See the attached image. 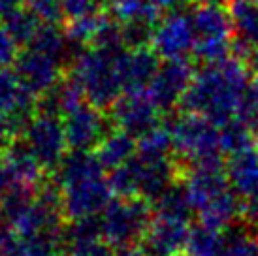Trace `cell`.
<instances>
[{
	"mask_svg": "<svg viewBox=\"0 0 258 256\" xmlns=\"http://www.w3.org/2000/svg\"><path fill=\"white\" fill-rule=\"evenodd\" d=\"M251 81V68L236 55L217 64H204L194 74L181 106L188 113L202 115L217 126H222L237 117Z\"/></svg>",
	"mask_w": 258,
	"mask_h": 256,
	"instance_id": "obj_1",
	"label": "cell"
},
{
	"mask_svg": "<svg viewBox=\"0 0 258 256\" xmlns=\"http://www.w3.org/2000/svg\"><path fill=\"white\" fill-rule=\"evenodd\" d=\"M173 140V151L179 155L188 168L222 170L221 128L206 117L185 111L175 117L170 124Z\"/></svg>",
	"mask_w": 258,
	"mask_h": 256,
	"instance_id": "obj_2",
	"label": "cell"
},
{
	"mask_svg": "<svg viewBox=\"0 0 258 256\" xmlns=\"http://www.w3.org/2000/svg\"><path fill=\"white\" fill-rule=\"evenodd\" d=\"M115 57L117 53H108L96 47L81 51L74 57L72 76L83 87L87 102L100 109L111 107L115 100L124 93Z\"/></svg>",
	"mask_w": 258,
	"mask_h": 256,
	"instance_id": "obj_3",
	"label": "cell"
},
{
	"mask_svg": "<svg viewBox=\"0 0 258 256\" xmlns=\"http://www.w3.org/2000/svg\"><path fill=\"white\" fill-rule=\"evenodd\" d=\"M151 207L144 198H115L100 213L102 237L111 245L138 243L151 224Z\"/></svg>",
	"mask_w": 258,
	"mask_h": 256,
	"instance_id": "obj_4",
	"label": "cell"
},
{
	"mask_svg": "<svg viewBox=\"0 0 258 256\" xmlns=\"http://www.w3.org/2000/svg\"><path fill=\"white\" fill-rule=\"evenodd\" d=\"M21 136L25 145L40 160L43 170H57L66 157L68 140L64 122L58 119V115L36 111Z\"/></svg>",
	"mask_w": 258,
	"mask_h": 256,
	"instance_id": "obj_5",
	"label": "cell"
},
{
	"mask_svg": "<svg viewBox=\"0 0 258 256\" xmlns=\"http://www.w3.org/2000/svg\"><path fill=\"white\" fill-rule=\"evenodd\" d=\"M60 194H62V213L68 221L102 213L113 200L109 179L104 177V173L62 186Z\"/></svg>",
	"mask_w": 258,
	"mask_h": 256,
	"instance_id": "obj_6",
	"label": "cell"
},
{
	"mask_svg": "<svg viewBox=\"0 0 258 256\" xmlns=\"http://www.w3.org/2000/svg\"><path fill=\"white\" fill-rule=\"evenodd\" d=\"M160 109L147 91L122 93L111 106V122L134 138L144 136L151 128L158 126Z\"/></svg>",
	"mask_w": 258,
	"mask_h": 256,
	"instance_id": "obj_7",
	"label": "cell"
},
{
	"mask_svg": "<svg viewBox=\"0 0 258 256\" xmlns=\"http://www.w3.org/2000/svg\"><path fill=\"white\" fill-rule=\"evenodd\" d=\"M194 43H196V32L190 15L173 12L166 15L162 21H158L155 27L151 47L164 60H177V58H186L192 53Z\"/></svg>",
	"mask_w": 258,
	"mask_h": 256,
	"instance_id": "obj_8",
	"label": "cell"
},
{
	"mask_svg": "<svg viewBox=\"0 0 258 256\" xmlns=\"http://www.w3.org/2000/svg\"><path fill=\"white\" fill-rule=\"evenodd\" d=\"M194 74L196 72H194L192 64L186 58L166 60L164 64H160L147 93L155 100V104L162 113H168L175 106H179L186 89L192 83Z\"/></svg>",
	"mask_w": 258,
	"mask_h": 256,
	"instance_id": "obj_9",
	"label": "cell"
},
{
	"mask_svg": "<svg viewBox=\"0 0 258 256\" xmlns=\"http://www.w3.org/2000/svg\"><path fill=\"white\" fill-rule=\"evenodd\" d=\"M0 113L8 119L14 138L25 132L36 113V96L23 87L15 70L0 68Z\"/></svg>",
	"mask_w": 258,
	"mask_h": 256,
	"instance_id": "obj_10",
	"label": "cell"
},
{
	"mask_svg": "<svg viewBox=\"0 0 258 256\" xmlns=\"http://www.w3.org/2000/svg\"><path fill=\"white\" fill-rule=\"evenodd\" d=\"M15 74L32 96H43L60 81V60L29 47L15 60Z\"/></svg>",
	"mask_w": 258,
	"mask_h": 256,
	"instance_id": "obj_11",
	"label": "cell"
},
{
	"mask_svg": "<svg viewBox=\"0 0 258 256\" xmlns=\"http://www.w3.org/2000/svg\"><path fill=\"white\" fill-rule=\"evenodd\" d=\"M64 132L68 140V147L78 151H91L98 147L104 140L106 132V119L100 107L89 104H81L64 115Z\"/></svg>",
	"mask_w": 258,
	"mask_h": 256,
	"instance_id": "obj_12",
	"label": "cell"
},
{
	"mask_svg": "<svg viewBox=\"0 0 258 256\" xmlns=\"http://www.w3.org/2000/svg\"><path fill=\"white\" fill-rule=\"evenodd\" d=\"M188 232V222L155 217L140 239V245L147 256H177L186 250Z\"/></svg>",
	"mask_w": 258,
	"mask_h": 256,
	"instance_id": "obj_13",
	"label": "cell"
},
{
	"mask_svg": "<svg viewBox=\"0 0 258 256\" xmlns=\"http://www.w3.org/2000/svg\"><path fill=\"white\" fill-rule=\"evenodd\" d=\"M115 60H117V70H119L124 93L147 91L160 68L157 51L149 45L119 51Z\"/></svg>",
	"mask_w": 258,
	"mask_h": 256,
	"instance_id": "obj_14",
	"label": "cell"
},
{
	"mask_svg": "<svg viewBox=\"0 0 258 256\" xmlns=\"http://www.w3.org/2000/svg\"><path fill=\"white\" fill-rule=\"evenodd\" d=\"M4 164L10 177V186L36 192L43 185V166L25 145V142H14V145H8Z\"/></svg>",
	"mask_w": 258,
	"mask_h": 256,
	"instance_id": "obj_15",
	"label": "cell"
},
{
	"mask_svg": "<svg viewBox=\"0 0 258 256\" xmlns=\"http://www.w3.org/2000/svg\"><path fill=\"white\" fill-rule=\"evenodd\" d=\"M196 40H232L234 25L228 8L221 2L200 0L190 12Z\"/></svg>",
	"mask_w": 258,
	"mask_h": 256,
	"instance_id": "obj_16",
	"label": "cell"
},
{
	"mask_svg": "<svg viewBox=\"0 0 258 256\" xmlns=\"http://www.w3.org/2000/svg\"><path fill=\"white\" fill-rule=\"evenodd\" d=\"M185 188L192 204L194 211L198 213L202 207L208 206L219 194L232 188L226 173L222 170H208V168H192L186 173Z\"/></svg>",
	"mask_w": 258,
	"mask_h": 256,
	"instance_id": "obj_17",
	"label": "cell"
},
{
	"mask_svg": "<svg viewBox=\"0 0 258 256\" xmlns=\"http://www.w3.org/2000/svg\"><path fill=\"white\" fill-rule=\"evenodd\" d=\"M102 173H104V166L100 164L96 155L89 153V151L72 149L70 153H66L62 162L58 164V168L55 170V183L58 185V188H62L70 183L102 175Z\"/></svg>",
	"mask_w": 258,
	"mask_h": 256,
	"instance_id": "obj_18",
	"label": "cell"
},
{
	"mask_svg": "<svg viewBox=\"0 0 258 256\" xmlns=\"http://www.w3.org/2000/svg\"><path fill=\"white\" fill-rule=\"evenodd\" d=\"M241 215V200L234 188H228L219 194L215 200H211L208 206H204L198 211L200 222L215 230H228L234 221Z\"/></svg>",
	"mask_w": 258,
	"mask_h": 256,
	"instance_id": "obj_19",
	"label": "cell"
},
{
	"mask_svg": "<svg viewBox=\"0 0 258 256\" xmlns=\"http://www.w3.org/2000/svg\"><path fill=\"white\" fill-rule=\"evenodd\" d=\"M226 177L230 186L241 198L247 192H251L258 185V149L251 147L241 153L230 155L226 164Z\"/></svg>",
	"mask_w": 258,
	"mask_h": 256,
	"instance_id": "obj_20",
	"label": "cell"
},
{
	"mask_svg": "<svg viewBox=\"0 0 258 256\" xmlns=\"http://www.w3.org/2000/svg\"><path fill=\"white\" fill-rule=\"evenodd\" d=\"M136 151L138 143L134 140V136L121 130V128H115L104 136V140L98 143L94 155L98 157L104 168L115 170L124 162H128L130 158L136 155Z\"/></svg>",
	"mask_w": 258,
	"mask_h": 256,
	"instance_id": "obj_21",
	"label": "cell"
},
{
	"mask_svg": "<svg viewBox=\"0 0 258 256\" xmlns=\"http://www.w3.org/2000/svg\"><path fill=\"white\" fill-rule=\"evenodd\" d=\"M237 42L249 47L258 45V4L254 0H226Z\"/></svg>",
	"mask_w": 258,
	"mask_h": 256,
	"instance_id": "obj_22",
	"label": "cell"
},
{
	"mask_svg": "<svg viewBox=\"0 0 258 256\" xmlns=\"http://www.w3.org/2000/svg\"><path fill=\"white\" fill-rule=\"evenodd\" d=\"M153 209H155L157 217H166V219H175V221L185 222L190 221L194 211L185 185H179V183H172V185L168 186L153 202Z\"/></svg>",
	"mask_w": 258,
	"mask_h": 256,
	"instance_id": "obj_23",
	"label": "cell"
},
{
	"mask_svg": "<svg viewBox=\"0 0 258 256\" xmlns=\"http://www.w3.org/2000/svg\"><path fill=\"white\" fill-rule=\"evenodd\" d=\"M109 15L119 23L142 21L157 25L160 19V8L153 0H108Z\"/></svg>",
	"mask_w": 258,
	"mask_h": 256,
	"instance_id": "obj_24",
	"label": "cell"
},
{
	"mask_svg": "<svg viewBox=\"0 0 258 256\" xmlns=\"http://www.w3.org/2000/svg\"><path fill=\"white\" fill-rule=\"evenodd\" d=\"M2 23L19 45H30L40 27H42L40 19L27 6H19L12 12H8L2 17Z\"/></svg>",
	"mask_w": 258,
	"mask_h": 256,
	"instance_id": "obj_25",
	"label": "cell"
},
{
	"mask_svg": "<svg viewBox=\"0 0 258 256\" xmlns=\"http://www.w3.org/2000/svg\"><path fill=\"white\" fill-rule=\"evenodd\" d=\"M91 45L96 49L108 51V53H119L126 49L124 36H122V27L117 19H113L109 14H100L94 36L91 40Z\"/></svg>",
	"mask_w": 258,
	"mask_h": 256,
	"instance_id": "obj_26",
	"label": "cell"
},
{
	"mask_svg": "<svg viewBox=\"0 0 258 256\" xmlns=\"http://www.w3.org/2000/svg\"><path fill=\"white\" fill-rule=\"evenodd\" d=\"M217 256H258V235L249 228H228Z\"/></svg>",
	"mask_w": 258,
	"mask_h": 256,
	"instance_id": "obj_27",
	"label": "cell"
},
{
	"mask_svg": "<svg viewBox=\"0 0 258 256\" xmlns=\"http://www.w3.org/2000/svg\"><path fill=\"white\" fill-rule=\"evenodd\" d=\"M224 234L221 230L209 228L206 224H196L188 232L186 252L192 256H217L222 247Z\"/></svg>",
	"mask_w": 258,
	"mask_h": 256,
	"instance_id": "obj_28",
	"label": "cell"
},
{
	"mask_svg": "<svg viewBox=\"0 0 258 256\" xmlns=\"http://www.w3.org/2000/svg\"><path fill=\"white\" fill-rule=\"evenodd\" d=\"M173 140L170 128L155 126L144 136H140L136 155L145 158H172Z\"/></svg>",
	"mask_w": 258,
	"mask_h": 256,
	"instance_id": "obj_29",
	"label": "cell"
},
{
	"mask_svg": "<svg viewBox=\"0 0 258 256\" xmlns=\"http://www.w3.org/2000/svg\"><path fill=\"white\" fill-rule=\"evenodd\" d=\"M70 45H72V42L68 40L66 32H62L57 25H42L29 47L42 51V53L57 58V60H62Z\"/></svg>",
	"mask_w": 258,
	"mask_h": 256,
	"instance_id": "obj_30",
	"label": "cell"
},
{
	"mask_svg": "<svg viewBox=\"0 0 258 256\" xmlns=\"http://www.w3.org/2000/svg\"><path fill=\"white\" fill-rule=\"evenodd\" d=\"M219 128H221V147L226 155H236L245 149H251L256 143L251 128L237 117Z\"/></svg>",
	"mask_w": 258,
	"mask_h": 256,
	"instance_id": "obj_31",
	"label": "cell"
},
{
	"mask_svg": "<svg viewBox=\"0 0 258 256\" xmlns=\"http://www.w3.org/2000/svg\"><path fill=\"white\" fill-rule=\"evenodd\" d=\"M64 232L23 237L19 256H66Z\"/></svg>",
	"mask_w": 258,
	"mask_h": 256,
	"instance_id": "obj_32",
	"label": "cell"
},
{
	"mask_svg": "<svg viewBox=\"0 0 258 256\" xmlns=\"http://www.w3.org/2000/svg\"><path fill=\"white\" fill-rule=\"evenodd\" d=\"M192 55L202 64H217L232 55V40H196Z\"/></svg>",
	"mask_w": 258,
	"mask_h": 256,
	"instance_id": "obj_33",
	"label": "cell"
},
{
	"mask_svg": "<svg viewBox=\"0 0 258 256\" xmlns=\"http://www.w3.org/2000/svg\"><path fill=\"white\" fill-rule=\"evenodd\" d=\"M98 19H100V14H91L70 19L64 32L68 36V40L72 42V45H87V43H91L94 30H96V25H98Z\"/></svg>",
	"mask_w": 258,
	"mask_h": 256,
	"instance_id": "obj_34",
	"label": "cell"
},
{
	"mask_svg": "<svg viewBox=\"0 0 258 256\" xmlns=\"http://www.w3.org/2000/svg\"><path fill=\"white\" fill-rule=\"evenodd\" d=\"M155 27H157V25L142 21V19L122 23V36H124L126 47H128V49H134V47H145V45H151Z\"/></svg>",
	"mask_w": 258,
	"mask_h": 256,
	"instance_id": "obj_35",
	"label": "cell"
},
{
	"mask_svg": "<svg viewBox=\"0 0 258 256\" xmlns=\"http://www.w3.org/2000/svg\"><path fill=\"white\" fill-rule=\"evenodd\" d=\"M25 2L42 25H58L66 17L60 0H25Z\"/></svg>",
	"mask_w": 258,
	"mask_h": 256,
	"instance_id": "obj_36",
	"label": "cell"
},
{
	"mask_svg": "<svg viewBox=\"0 0 258 256\" xmlns=\"http://www.w3.org/2000/svg\"><path fill=\"white\" fill-rule=\"evenodd\" d=\"M66 256H115V250L106 239H94V241L68 245Z\"/></svg>",
	"mask_w": 258,
	"mask_h": 256,
	"instance_id": "obj_37",
	"label": "cell"
},
{
	"mask_svg": "<svg viewBox=\"0 0 258 256\" xmlns=\"http://www.w3.org/2000/svg\"><path fill=\"white\" fill-rule=\"evenodd\" d=\"M23 237L10 224H0V256H19L21 254Z\"/></svg>",
	"mask_w": 258,
	"mask_h": 256,
	"instance_id": "obj_38",
	"label": "cell"
},
{
	"mask_svg": "<svg viewBox=\"0 0 258 256\" xmlns=\"http://www.w3.org/2000/svg\"><path fill=\"white\" fill-rule=\"evenodd\" d=\"M17 45L12 34L8 32L4 23H0V68H10V64H15L19 53H17Z\"/></svg>",
	"mask_w": 258,
	"mask_h": 256,
	"instance_id": "obj_39",
	"label": "cell"
},
{
	"mask_svg": "<svg viewBox=\"0 0 258 256\" xmlns=\"http://www.w3.org/2000/svg\"><path fill=\"white\" fill-rule=\"evenodd\" d=\"M60 2H62V10L68 19L96 14L98 4H100L98 0H60Z\"/></svg>",
	"mask_w": 258,
	"mask_h": 256,
	"instance_id": "obj_40",
	"label": "cell"
},
{
	"mask_svg": "<svg viewBox=\"0 0 258 256\" xmlns=\"http://www.w3.org/2000/svg\"><path fill=\"white\" fill-rule=\"evenodd\" d=\"M241 215L247 224L258 232V185L251 192L241 196Z\"/></svg>",
	"mask_w": 258,
	"mask_h": 256,
	"instance_id": "obj_41",
	"label": "cell"
},
{
	"mask_svg": "<svg viewBox=\"0 0 258 256\" xmlns=\"http://www.w3.org/2000/svg\"><path fill=\"white\" fill-rule=\"evenodd\" d=\"M113 250H115V256H147L140 243L119 245V247H113Z\"/></svg>",
	"mask_w": 258,
	"mask_h": 256,
	"instance_id": "obj_42",
	"label": "cell"
},
{
	"mask_svg": "<svg viewBox=\"0 0 258 256\" xmlns=\"http://www.w3.org/2000/svg\"><path fill=\"white\" fill-rule=\"evenodd\" d=\"M12 138H14V134H12V130H10L8 119L0 113V149H2V147H8Z\"/></svg>",
	"mask_w": 258,
	"mask_h": 256,
	"instance_id": "obj_43",
	"label": "cell"
},
{
	"mask_svg": "<svg viewBox=\"0 0 258 256\" xmlns=\"http://www.w3.org/2000/svg\"><path fill=\"white\" fill-rule=\"evenodd\" d=\"M10 188V177H8V170L4 158H0V196Z\"/></svg>",
	"mask_w": 258,
	"mask_h": 256,
	"instance_id": "obj_44",
	"label": "cell"
},
{
	"mask_svg": "<svg viewBox=\"0 0 258 256\" xmlns=\"http://www.w3.org/2000/svg\"><path fill=\"white\" fill-rule=\"evenodd\" d=\"M25 0H0V17H4L8 12H12L15 8H19Z\"/></svg>",
	"mask_w": 258,
	"mask_h": 256,
	"instance_id": "obj_45",
	"label": "cell"
},
{
	"mask_svg": "<svg viewBox=\"0 0 258 256\" xmlns=\"http://www.w3.org/2000/svg\"><path fill=\"white\" fill-rule=\"evenodd\" d=\"M249 91H251L252 96H254V98L258 100V74L254 76V78H252V81H251V89H249Z\"/></svg>",
	"mask_w": 258,
	"mask_h": 256,
	"instance_id": "obj_46",
	"label": "cell"
},
{
	"mask_svg": "<svg viewBox=\"0 0 258 256\" xmlns=\"http://www.w3.org/2000/svg\"><path fill=\"white\" fill-rule=\"evenodd\" d=\"M4 219V213H2V204H0V221Z\"/></svg>",
	"mask_w": 258,
	"mask_h": 256,
	"instance_id": "obj_47",
	"label": "cell"
},
{
	"mask_svg": "<svg viewBox=\"0 0 258 256\" xmlns=\"http://www.w3.org/2000/svg\"><path fill=\"white\" fill-rule=\"evenodd\" d=\"M177 256H192V254H177Z\"/></svg>",
	"mask_w": 258,
	"mask_h": 256,
	"instance_id": "obj_48",
	"label": "cell"
},
{
	"mask_svg": "<svg viewBox=\"0 0 258 256\" xmlns=\"http://www.w3.org/2000/svg\"><path fill=\"white\" fill-rule=\"evenodd\" d=\"M98 2H104V0H98Z\"/></svg>",
	"mask_w": 258,
	"mask_h": 256,
	"instance_id": "obj_49",
	"label": "cell"
}]
</instances>
